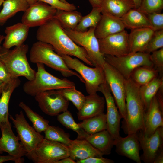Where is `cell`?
Returning a JSON list of instances; mask_svg holds the SVG:
<instances>
[{
  "label": "cell",
  "instance_id": "obj_1",
  "mask_svg": "<svg viewBox=\"0 0 163 163\" xmlns=\"http://www.w3.org/2000/svg\"><path fill=\"white\" fill-rule=\"evenodd\" d=\"M36 37L38 41L51 45L57 54L75 56L88 65L94 66L85 49L71 39L56 18H53L39 26Z\"/></svg>",
  "mask_w": 163,
  "mask_h": 163
},
{
  "label": "cell",
  "instance_id": "obj_2",
  "mask_svg": "<svg viewBox=\"0 0 163 163\" xmlns=\"http://www.w3.org/2000/svg\"><path fill=\"white\" fill-rule=\"evenodd\" d=\"M125 86L126 117L122 127L125 133L129 134L143 129L145 111L139 94V86L130 78L125 79Z\"/></svg>",
  "mask_w": 163,
  "mask_h": 163
},
{
  "label": "cell",
  "instance_id": "obj_3",
  "mask_svg": "<svg viewBox=\"0 0 163 163\" xmlns=\"http://www.w3.org/2000/svg\"><path fill=\"white\" fill-rule=\"evenodd\" d=\"M29 58L32 63L45 64L59 71L65 77L75 75L85 83L82 77L78 73L69 69L62 57L49 44L38 41L34 43L30 49Z\"/></svg>",
  "mask_w": 163,
  "mask_h": 163
},
{
  "label": "cell",
  "instance_id": "obj_4",
  "mask_svg": "<svg viewBox=\"0 0 163 163\" xmlns=\"http://www.w3.org/2000/svg\"><path fill=\"white\" fill-rule=\"evenodd\" d=\"M37 71L34 79L28 80L23 86L27 94L34 97L43 91L75 87V83L66 78H59L52 75L46 70L44 64L37 63Z\"/></svg>",
  "mask_w": 163,
  "mask_h": 163
},
{
  "label": "cell",
  "instance_id": "obj_5",
  "mask_svg": "<svg viewBox=\"0 0 163 163\" xmlns=\"http://www.w3.org/2000/svg\"><path fill=\"white\" fill-rule=\"evenodd\" d=\"M28 49V45L23 44L2 53L0 59L13 78L23 76L28 80L34 78L36 71L31 67L27 57Z\"/></svg>",
  "mask_w": 163,
  "mask_h": 163
},
{
  "label": "cell",
  "instance_id": "obj_6",
  "mask_svg": "<svg viewBox=\"0 0 163 163\" xmlns=\"http://www.w3.org/2000/svg\"><path fill=\"white\" fill-rule=\"evenodd\" d=\"M67 67L76 71L85 81L86 90L89 94L97 93L99 86L106 82L103 68L90 67L76 58L63 54H58Z\"/></svg>",
  "mask_w": 163,
  "mask_h": 163
},
{
  "label": "cell",
  "instance_id": "obj_7",
  "mask_svg": "<svg viewBox=\"0 0 163 163\" xmlns=\"http://www.w3.org/2000/svg\"><path fill=\"white\" fill-rule=\"evenodd\" d=\"M106 62L114 67L126 79L130 78L133 71L141 66L153 67L150 59V54L143 52L129 53L116 56L104 55Z\"/></svg>",
  "mask_w": 163,
  "mask_h": 163
},
{
  "label": "cell",
  "instance_id": "obj_8",
  "mask_svg": "<svg viewBox=\"0 0 163 163\" xmlns=\"http://www.w3.org/2000/svg\"><path fill=\"white\" fill-rule=\"evenodd\" d=\"M66 34L77 44L86 51L94 66L102 68L105 62L100 52L98 39L96 37L95 28L90 27L85 32H79L63 28Z\"/></svg>",
  "mask_w": 163,
  "mask_h": 163
},
{
  "label": "cell",
  "instance_id": "obj_9",
  "mask_svg": "<svg viewBox=\"0 0 163 163\" xmlns=\"http://www.w3.org/2000/svg\"><path fill=\"white\" fill-rule=\"evenodd\" d=\"M35 163H56L69 156V147L44 138L31 152L25 155Z\"/></svg>",
  "mask_w": 163,
  "mask_h": 163
},
{
  "label": "cell",
  "instance_id": "obj_10",
  "mask_svg": "<svg viewBox=\"0 0 163 163\" xmlns=\"http://www.w3.org/2000/svg\"><path fill=\"white\" fill-rule=\"evenodd\" d=\"M105 80L109 85L121 118L126 120L125 79L114 67L105 61L103 67Z\"/></svg>",
  "mask_w": 163,
  "mask_h": 163
},
{
  "label": "cell",
  "instance_id": "obj_11",
  "mask_svg": "<svg viewBox=\"0 0 163 163\" xmlns=\"http://www.w3.org/2000/svg\"><path fill=\"white\" fill-rule=\"evenodd\" d=\"M9 116L27 153L31 152L43 140L44 137L29 125L22 111L16 114L14 118L11 115Z\"/></svg>",
  "mask_w": 163,
  "mask_h": 163
},
{
  "label": "cell",
  "instance_id": "obj_12",
  "mask_svg": "<svg viewBox=\"0 0 163 163\" xmlns=\"http://www.w3.org/2000/svg\"><path fill=\"white\" fill-rule=\"evenodd\" d=\"M34 97L41 110L48 115L57 116L68 110L69 101L62 94L59 90L41 92Z\"/></svg>",
  "mask_w": 163,
  "mask_h": 163
},
{
  "label": "cell",
  "instance_id": "obj_13",
  "mask_svg": "<svg viewBox=\"0 0 163 163\" xmlns=\"http://www.w3.org/2000/svg\"><path fill=\"white\" fill-rule=\"evenodd\" d=\"M141 148L143 153L141 160L146 163H153L158 155L163 150V126L158 128L152 135H145L142 130L137 132Z\"/></svg>",
  "mask_w": 163,
  "mask_h": 163
},
{
  "label": "cell",
  "instance_id": "obj_14",
  "mask_svg": "<svg viewBox=\"0 0 163 163\" xmlns=\"http://www.w3.org/2000/svg\"><path fill=\"white\" fill-rule=\"evenodd\" d=\"M57 9L43 2L37 1L24 12L21 22L29 27L40 26L53 18Z\"/></svg>",
  "mask_w": 163,
  "mask_h": 163
},
{
  "label": "cell",
  "instance_id": "obj_15",
  "mask_svg": "<svg viewBox=\"0 0 163 163\" xmlns=\"http://www.w3.org/2000/svg\"><path fill=\"white\" fill-rule=\"evenodd\" d=\"M11 124L8 121L0 123V129L2 136L0 138V149L3 151L13 156L15 158V163H22L24 159L22 158L27 152L16 136L11 129Z\"/></svg>",
  "mask_w": 163,
  "mask_h": 163
},
{
  "label": "cell",
  "instance_id": "obj_16",
  "mask_svg": "<svg viewBox=\"0 0 163 163\" xmlns=\"http://www.w3.org/2000/svg\"><path fill=\"white\" fill-rule=\"evenodd\" d=\"M129 34L125 30L98 39L100 50L103 55L119 56L129 53Z\"/></svg>",
  "mask_w": 163,
  "mask_h": 163
},
{
  "label": "cell",
  "instance_id": "obj_17",
  "mask_svg": "<svg viewBox=\"0 0 163 163\" xmlns=\"http://www.w3.org/2000/svg\"><path fill=\"white\" fill-rule=\"evenodd\" d=\"M98 91L102 93L106 103L107 130L114 139L120 135V122L121 118L107 83L101 85Z\"/></svg>",
  "mask_w": 163,
  "mask_h": 163
},
{
  "label": "cell",
  "instance_id": "obj_18",
  "mask_svg": "<svg viewBox=\"0 0 163 163\" xmlns=\"http://www.w3.org/2000/svg\"><path fill=\"white\" fill-rule=\"evenodd\" d=\"M116 152L119 155L126 157L137 163H141L139 151L140 149L137 132L128 134L123 137L120 136L115 139Z\"/></svg>",
  "mask_w": 163,
  "mask_h": 163
},
{
  "label": "cell",
  "instance_id": "obj_19",
  "mask_svg": "<svg viewBox=\"0 0 163 163\" xmlns=\"http://www.w3.org/2000/svg\"><path fill=\"white\" fill-rule=\"evenodd\" d=\"M162 126L163 108L160 106L155 95L145 113L143 128L142 130L145 135L149 136L153 134L158 128Z\"/></svg>",
  "mask_w": 163,
  "mask_h": 163
},
{
  "label": "cell",
  "instance_id": "obj_20",
  "mask_svg": "<svg viewBox=\"0 0 163 163\" xmlns=\"http://www.w3.org/2000/svg\"><path fill=\"white\" fill-rule=\"evenodd\" d=\"M104 97L97 93L85 96L84 103L77 113L78 119L82 121L104 113Z\"/></svg>",
  "mask_w": 163,
  "mask_h": 163
},
{
  "label": "cell",
  "instance_id": "obj_21",
  "mask_svg": "<svg viewBox=\"0 0 163 163\" xmlns=\"http://www.w3.org/2000/svg\"><path fill=\"white\" fill-rule=\"evenodd\" d=\"M30 28L22 22L8 26L5 30V36L3 47L6 50L24 44L26 40Z\"/></svg>",
  "mask_w": 163,
  "mask_h": 163
},
{
  "label": "cell",
  "instance_id": "obj_22",
  "mask_svg": "<svg viewBox=\"0 0 163 163\" xmlns=\"http://www.w3.org/2000/svg\"><path fill=\"white\" fill-rule=\"evenodd\" d=\"M120 18L106 14H102L101 20L95 28L94 33L98 39L105 38L125 30Z\"/></svg>",
  "mask_w": 163,
  "mask_h": 163
},
{
  "label": "cell",
  "instance_id": "obj_23",
  "mask_svg": "<svg viewBox=\"0 0 163 163\" xmlns=\"http://www.w3.org/2000/svg\"><path fill=\"white\" fill-rule=\"evenodd\" d=\"M69 148V157L74 161L90 157H101L103 155L85 139L77 138L72 140Z\"/></svg>",
  "mask_w": 163,
  "mask_h": 163
},
{
  "label": "cell",
  "instance_id": "obj_24",
  "mask_svg": "<svg viewBox=\"0 0 163 163\" xmlns=\"http://www.w3.org/2000/svg\"><path fill=\"white\" fill-rule=\"evenodd\" d=\"M154 31L150 27L131 30L128 36L129 53L144 52Z\"/></svg>",
  "mask_w": 163,
  "mask_h": 163
},
{
  "label": "cell",
  "instance_id": "obj_25",
  "mask_svg": "<svg viewBox=\"0 0 163 163\" xmlns=\"http://www.w3.org/2000/svg\"><path fill=\"white\" fill-rule=\"evenodd\" d=\"M102 14L120 18L130 10L135 8L133 0H101Z\"/></svg>",
  "mask_w": 163,
  "mask_h": 163
},
{
  "label": "cell",
  "instance_id": "obj_26",
  "mask_svg": "<svg viewBox=\"0 0 163 163\" xmlns=\"http://www.w3.org/2000/svg\"><path fill=\"white\" fill-rule=\"evenodd\" d=\"M85 139L103 155L110 154L114 145L115 139L107 130L89 135Z\"/></svg>",
  "mask_w": 163,
  "mask_h": 163
},
{
  "label": "cell",
  "instance_id": "obj_27",
  "mask_svg": "<svg viewBox=\"0 0 163 163\" xmlns=\"http://www.w3.org/2000/svg\"><path fill=\"white\" fill-rule=\"evenodd\" d=\"M125 28L131 30L152 27L147 16L138 9L130 10L120 18Z\"/></svg>",
  "mask_w": 163,
  "mask_h": 163
},
{
  "label": "cell",
  "instance_id": "obj_28",
  "mask_svg": "<svg viewBox=\"0 0 163 163\" xmlns=\"http://www.w3.org/2000/svg\"><path fill=\"white\" fill-rule=\"evenodd\" d=\"M21 84L18 78H14L6 84L0 97V123L8 121V106L11 94Z\"/></svg>",
  "mask_w": 163,
  "mask_h": 163
},
{
  "label": "cell",
  "instance_id": "obj_29",
  "mask_svg": "<svg viewBox=\"0 0 163 163\" xmlns=\"http://www.w3.org/2000/svg\"><path fill=\"white\" fill-rule=\"evenodd\" d=\"M30 5L26 0H4L0 12V25L19 11H25Z\"/></svg>",
  "mask_w": 163,
  "mask_h": 163
},
{
  "label": "cell",
  "instance_id": "obj_30",
  "mask_svg": "<svg viewBox=\"0 0 163 163\" xmlns=\"http://www.w3.org/2000/svg\"><path fill=\"white\" fill-rule=\"evenodd\" d=\"M163 77H159L155 78L147 84L139 87V94L145 111L153 98L159 89L163 87Z\"/></svg>",
  "mask_w": 163,
  "mask_h": 163
},
{
  "label": "cell",
  "instance_id": "obj_31",
  "mask_svg": "<svg viewBox=\"0 0 163 163\" xmlns=\"http://www.w3.org/2000/svg\"><path fill=\"white\" fill-rule=\"evenodd\" d=\"M78 124L89 135L107 130L106 114L103 113L94 117L84 120Z\"/></svg>",
  "mask_w": 163,
  "mask_h": 163
},
{
  "label": "cell",
  "instance_id": "obj_32",
  "mask_svg": "<svg viewBox=\"0 0 163 163\" xmlns=\"http://www.w3.org/2000/svg\"><path fill=\"white\" fill-rule=\"evenodd\" d=\"M82 17V14L76 10L69 11L57 9L54 18L63 28L74 30Z\"/></svg>",
  "mask_w": 163,
  "mask_h": 163
},
{
  "label": "cell",
  "instance_id": "obj_33",
  "mask_svg": "<svg viewBox=\"0 0 163 163\" xmlns=\"http://www.w3.org/2000/svg\"><path fill=\"white\" fill-rule=\"evenodd\" d=\"M158 74V71L153 66H141L133 71L130 78L140 87L157 77Z\"/></svg>",
  "mask_w": 163,
  "mask_h": 163
},
{
  "label": "cell",
  "instance_id": "obj_34",
  "mask_svg": "<svg viewBox=\"0 0 163 163\" xmlns=\"http://www.w3.org/2000/svg\"><path fill=\"white\" fill-rule=\"evenodd\" d=\"M100 7H92L91 11L88 14L82 17L74 30L85 32L90 27L96 28L101 17Z\"/></svg>",
  "mask_w": 163,
  "mask_h": 163
},
{
  "label": "cell",
  "instance_id": "obj_35",
  "mask_svg": "<svg viewBox=\"0 0 163 163\" xmlns=\"http://www.w3.org/2000/svg\"><path fill=\"white\" fill-rule=\"evenodd\" d=\"M18 106L24 110L33 127L37 132L40 133L44 132L49 126L48 120L34 112L23 102H20Z\"/></svg>",
  "mask_w": 163,
  "mask_h": 163
},
{
  "label": "cell",
  "instance_id": "obj_36",
  "mask_svg": "<svg viewBox=\"0 0 163 163\" xmlns=\"http://www.w3.org/2000/svg\"><path fill=\"white\" fill-rule=\"evenodd\" d=\"M58 121L66 128L77 133V138L85 139L89 134H88L74 120L70 112L67 110L57 116Z\"/></svg>",
  "mask_w": 163,
  "mask_h": 163
},
{
  "label": "cell",
  "instance_id": "obj_37",
  "mask_svg": "<svg viewBox=\"0 0 163 163\" xmlns=\"http://www.w3.org/2000/svg\"><path fill=\"white\" fill-rule=\"evenodd\" d=\"M44 132V138L47 140L59 142L68 147L72 142V140L70 139L69 134L58 127L49 125Z\"/></svg>",
  "mask_w": 163,
  "mask_h": 163
},
{
  "label": "cell",
  "instance_id": "obj_38",
  "mask_svg": "<svg viewBox=\"0 0 163 163\" xmlns=\"http://www.w3.org/2000/svg\"><path fill=\"white\" fill-rule=\"evenodd\" d=\"M62 94L68 101H71L78 110L82 106L85 96L75 87L66 88L59 90Z\"/></svg>",
  "mask_w": 163,
  "mask_h": 163
},
{
  "label": "cell",
  "instance_id": "obj_39",
  "mask_svg": "<svg viewBox=\"0 0 163 163\" xmlns=\"http://www.w3.org/2000/svg\"><path fill=\"white\" fill-rule=\"evenodd\" d=\"M163 9V0H142L138 9L145 14L161 13Z\"/></svg>",
  "mask_w": 163,
  "mask_h": 163
},
{
  "label": "cell",
  "instance_id": "obj_40",
  "mask_svg": "<svg viewBox=\"0 0 163 163\" xmlns=\"http://www.w3.org/2000/svg\"><path fill=\"white\" fill-rule=\"evenodd\" d=\"M163 48V29L154 31L143 52L150 54Z\"/></svg>",
  "mask_w": 163,
  "mask_h": 163
},
{
  "label": "cell",
  "instance_id": "obj_41",
  "mask_svg": "<svg viewBox=\"0 0 163 163\" xmlns=\"http://www.w3.org/2000/svg\"><path fill=\"white\" fill-rule=\"evenodd\" d=\"M150 59L153 67L156 69L160 77H163V48L155 50L150 54Z\"/></svg>",
  "mask_w": 163,
  "mask_h": 163
},
{
  "label": "cell",
  "instance_id": "obj_42",
  "mask_svg": "<svg viewBox=\"0 0 163 163\" xmlns=\"http://www.w3.org/2000/svg\"><path fill=\"white\" fill-rule=\"evenodd\" d=\"M145 15L155 31L163 29L162 13H153Z\"/></svg>",
  "mask_w": 163,
  "mask_h": 163
},
{
  "label": "cell",
  "instance_id": "obj_43",
  "mask_svg": "<svg viewBox=\"0 0 163 163\" xmlns=\"http://www.w3.org/2000/svg\"><path fill=\"white\" fill-rule=\"evenodd\" d=\"M45 3L57 9L66 11L76 10L77 8L73 4L66 3L60 0H37Z\"/></svg>",
  "mask_w": 163,
  "mask_h": 163
},
{
  "label": "cell",
  "instance_id": "obj_44",
  "mask_svg": "<svg viewBox=\"0 0 163 163\" xmlns=\"http://www.w3.org/2000/svg\"><path fill=\"white\" fill-rule=\"evenodd\" d=\"M14 78L9 73L5 64L0 59V81L8 83Z\"/></svg>",
  "mask_w": 163,
  "mask_h": 163
},
{
  "label": "cell",
  "instance_id": "obj_45",
  "mask_svg": "<svg viewBox=\"0 0 163 163\" xmlns=\"http://www.w3.org/2000/svg\"><path fill=\"white\" fill-rule=\"evenodd\" d=\"M77 163H113L114 161L110 159L101 157H90L85 159L77 161Z\"/></svg>",
  "mask_w": 163,
  "mask_h": 163
},
{
  "label": "cell",
  "instance_id": "obj_46",
  "mask_svg": "<svg viewBox=\"0 0 163 163\" xmlns=\"http://www.w3.org/2000/svg\"><path fill=\"white\" fill-rule=\"evenodd\" d=\"M13 161L15 163L16 160L13 156L8 154L6 155H0V163H2L8 161Z\"/></svg>",
  "mask_w": 163,
  "mask_h": 163
},
{
  "label": "cell",
  "instance_id": "obj_47",
  "mask_svg": "<svg viewBox=\"0 0 163 163\" xmlns=\"http://www.w3.org/2000/svg\"><path fill=\"white\" fill-rule=\"evenodd\" d=\"M76 161L69 156L63 158L56 162V163H75Z\"/></svg>",
  "mask_w": 163,
  "mask_h": 163
},
{
  "label": "cell",
  "instance_id": "obj_48",
  "mask_svg": "<svg viewBox=\"0 0 163 163\" xmlns=\"http://www.w3.org/2000/svg\"><path fill=\"white\" fill-rule=\"evenodd\" d=\"M163 163V150L156 157L153 163Z\"/></svg>",
  "mask_w": 163,
  "mask_h": 163
},
{
  "label": "cell",
  "instance_id": "obj_49",
  "mask_svg": "<svg viewBox=\"0 0 163 163\" xmlns=\"http://www.w3.org/2000/svg\"><path fill=\"white\" fill-rule=\"evenodd\" d=\"M92 7H100L101 0H88Z\"/></svg>",
  "mask_w": 163,
  "mask_h": 163
},
{
  "label": "cell",
  "instance_id": "obj_50",
  "mask_svg": "<svg viewBox=\"0 0 163 163\" xmlns=\"http://www.w3.org/2000/svg\"><path fill=\"white\" fill-rule=\"evenodd\" d=\"M135 8L138 9L139 8L142 0H133Z\"/></svg>",
  "mask_w": 163,
  "mask_h": 163
},
{
  "label": "cell",
  "instance_id": "obj_51",
  "mask_svg": "<svg viewBox=\"0 0 163 163\" xmlns=\"http://www.w3.org/2000/svg\"><path fill=\"white\" fill-rule=\"evenodd\" d=\"M1 81H0V94H1L3 89L5 87L6 84Z\"/></svg>",
  "mask_w": 163,
  "mask_h": 163
},
{
  "label": "cell",
  "instance_id": "obj_52",
  "mask_svg": "<svg viewBox=\"0 0 163 163\" xmlns=\"http://www.w3.org/2000/svg\"><path fill=\"white\" fill-rule=\"evenodd\" d=\"M5 37V36H4L3 35H0V48H1V44L2 42L3 41V40H4ZM2 55V53L0 52V56Z\"/></svg>",
  "mask_w": 163,
  "mask_h": 163
},
{
  "label": "cell",
  "instance_id": "obj_53",
  "mask_svg": "<svg viewBox=\"0 0 163 163\" xmlns=\"http://www.w3.org/2000/svg\"><path fill=\"white\" fill-rule=\"evenodd\" d=\"M30 5H31L37 2V0H26Z\"/></svg>",
  "mask_w": 163,
  "mask_h": 163
},
{
  "label": "cell",
  "instance_id": "obj_54",
  "mask_svg": "<svg viewBox=\"0 0 163 163\" xmlns=\"http://www.w3.org/2000/svg\"><path fill=\"white\" fill-rule=\"evenodd\" d=\"M4 0H0V7L1 5L3 4V3Z\"/></svg>",
  "mask_w": 163,
  "mask_h": 163
},
{
  "label": "cell",
  "instance_id": "obj_55",
  "mask_svg": "<svg viewBox=\"0 0 163 163\" xmlns=\"http://www.w3.org/2000/svg\"><path fill=\"white\" fill-rule=\"evenodd\" d=\"M60 0L62 1V2H63L66 3H68L66 0Z\"/></svg>",
  "mask_w": 163,
  "mask_h": 163
},
{
  "label": "cell",
  "instance_id": "obj_56",
  "mask_svg": "<svg viewBox=\"0 0 163 163\" xmlns=\"http://www.w3.org/2000/svg\"><path fill=\"white\" fill-rule=\"evenodd\" d=\"M3 152L0 149V154H2Z\"/></svg>",
  "mask_w": 163,
  "mask_h": 163
},
{
  "label": "cell",
  "instance_id": "obj_57",
  "mask_svg": "<svg viewBox=\"0 0 163 163\" xmlns=\"http://www.w3.org/2000/svg\"><path fill=\"white\" fill-rule=\"evenodd\" d=\"M1 94H0V96H1Z\"/></svg>",
  "mask_w": 163,
  "mask_h": 163
}]
</instances>
